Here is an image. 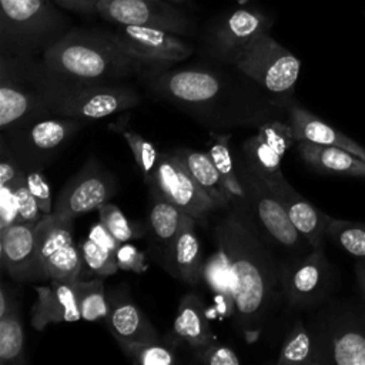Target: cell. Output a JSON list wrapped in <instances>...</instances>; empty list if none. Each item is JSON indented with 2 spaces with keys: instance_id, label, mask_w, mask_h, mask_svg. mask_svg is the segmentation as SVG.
<instances>
[{
  "instance_id": "b9f144b4",
  "label": "cell",
  "mask_w": 365,
  "mask_h": 365,
  "mask_svg": "<svg viewBox=\"0 0 365 365\" xmlns=\"http://www.w3.org/2000/svg\"><path fill=\"white\" fill-rule=\"evenodd\" d=\"M118 268L123 271H133L141 274L147 269V262L144 259V254L134 245L128 242L120 244L115 252Z\"/></svg>"
},
{
  "instance_id": "3957f363",
  "label": "cell",
  "mask_w": 365,
  "mask_h": 365,
  "mask_svg": "<svg viewBox=\"0 0 365 365\" xmlns=\"http://www.w3.org/2000/svg\"><path fill=\"white\" fill-rule=\"evenodd\" d=\"M41 60L53 73L84 83H124L133 74L151 70L128 54L114 33L101 30L64 33Z\"/></svg>"
},
{
  "instance_id": "d4e9b609",
  "label": "cell",
  "mask_w": 365,
  "mask_h": 365,
  "mask_svg": "<svg viewBox=\"0 0 365 365\" xmlns=\"http://www.w3.org/2000/svg\"><path fill=\"white\" fill-rule=\"evenodd\" d=\"M297 150L301 158L318 173L365 177V160L348 150L307 140L297 141Z\"/></svg>"
},
{
  "instance_id": "c3c4849f",
  "label": "cell",
  "mask_w": 365,
  "mask_h": 365,
  "mask_svg": "<svg viewBox=\"0 0 365 365\" xmlns=\"http://www.w3.org/2000/svg\"><path fill=\"white\" fill-rule=\"evenodd\" d=\"M355 278H356V284L365 298V264L364 262H358L355 265Z\"/></svg>"
},
{
  "instance_id": "e575fe53",
  "label": "cell",
  "mask_w": 365,
  "mask_h": 365,
  "mask_svg": "<svg viewBox=\"0 0 365 365\" xmlns=\"http://www.w3.org/2000/svg\"><path fill=\"white\" fill-rule=\"evenodd\" d=\"M108 128L115 130L117 133H120L123 135V138L125 140V143L128 144V147L133 153L137 168L140 170L144 182L148 185L151 182V178H153V174H154V170H155V165L158 161V154H157L154 145L148 140H145L141 134L125 130L123 127H118L117 123L111 124Z\"/></svg>"
},
{
  "instance_id": "7dc6e473",
  "label": "cell",
  "mask_w": 365,
  "mask_h": 365,
  "mask_svg": "<svg viewBox=\"0 0 365 365\" xmlns=\"http://www.w3.org/2000/svg\"><path fill=\"white\" fill-rule=\"evenodd\" d=\"M19 301L16 298L14 291H11V288L7 287V284H1V289H0V317L4 315L9 309H11L14 305H17Z\"/></svg>"
},
{
  "instance_id": "681fc988",
  "label": "cell",
  "mask_w": 365,
  "mask_h": 365,
  "mask_svg": "<svg viewBox=\"0 0 365 365\" xmlns=\"http://www.w3.org/2000/svg\"><path fill=\"white\" fill-rule=\"evenodd\" d=\"M171 1H175V3H180V1H182V0H171Z\"/></svg>"
},
{
  "instance_id": "9c48e42d",
  "label": "cell",
  "mask_w": 365,
  "mask_h": 365,
  "mask_svg": "<svg viewBox=\"0 0 365 365\" xmlns=\"http://www.w3.org/2000/svg\"><path fill=\"white\" fill-rule=\"evenodd\" d=\"M84 125V120L51 115L0 131L21 170H44Z\"/></svg>"
},
{
  "instance_id": "5b68a950",
  "label": "cell",
  "mask_w": 365,
  "mask_h": 365,
  "mask_svg": "<svg viewBox=\"0 0 365 365\" xmlns=\"http://www.w3.org/2000/svg\"><path fill=\"white\" fill-rule=\"evenodd\" d=\"M51 0H0V51L10 56L43 54L66 30Z\"/></svg>"
},
{
  "instance_id": "60d3db41",
  "label": "cell",
  "mask_w": 365,
  "mask_h": 365,
  "mask_svg": "<svg viewBox=\"0 0 365 365\" xmlns=\"http://www.w3.org/2000/svg\"><path fill=\"white\" fill-rule=\"evenodd\" d=\"M23 171L26 175L27 185H29L31 194L34 195V198L37 200L41 214L43 215L51 214L54 202L51 200L50 185H48L46 177L43 175V171L41 170H23Z\"/></svg>"
},
{
  "instance_id": "d6986e66",
  "label": "cell",
  "mask_w": 365,
  "mask_h": 365,
  "mask_svg": "<svg viewBox=\"0 0 365 365\" xmlns=\"http://www.w3.org/2000/svg\"><path fill=\"white\" fill-rule=\"evenodd\" d=\"M267 184L282 202L291 222L299 231V234L309 242L312 248H322L324 241L328 237V227L332 217L327 215L312 202L304 198L285 180V177L275 181H267Z\"/></svg>"
},
{
  "instance_id": "52a82bcc",
  "label": "cell",
  "mask_w": 365,
  "mask_h": 365,
  "mask_svg": "<svg viewBox=\"0 0 365 365\" xmlns=\"http://www.w3.org/2000/svg\"><path fill=\"white\" fill-rule=\"evenodd\" d=\"M48 101L53 115L87 121L134 108L141 97L125 83H84L53 73Z\"/></svg>"
},
{
  "instance_id": "277c9868",
  "label": "cell",
  "mask_w": 365,
  "mask_h": 365,
  "mask_svg": "<svg viewBox=\"0 0 365 365\" xmlns=\"http://www.w3.org/2000/svg\"><path fill=\"white\" fill-rule=\"evenodd\" d=\"M51 78L41 58L0 54V131L53 115Z\"/></svg>"
},
{
  "instance_id": "7a4b0ae2",
  "label": "cell",
  "mask_w": 365,
  "mask_h": 365,
  "mask_svg": "<svg viewBox=\"0 0 365 365\" xmlns=\"http://www.w3.org/2000/svg\"><path fill=\"white\" fill-rule=\"evenodd\" d=\"M214 237L228 262L237 327L248 342H255L284 299V262L277 261L238 202L227 207Z\"/></svg>"
},
{
  "instance_id": "44dd1931",
  "label": "cell",
  "mask_w": 365,
  "mask_h": 365,
  "mask_svg": "<svg viewBox=\"0 0 365 365\" xmlns=\"http://www.w3.org/2000/svg\"><path fill=\"white\" fill-rule=\"evenodd\" d=\"M37 299L31 307V327L43 331L51 324L76 322L81 319L74 292V281L50 279L46 285L36 287Z\"/></svg>"
},
{
  "instance_id": "ffe728a7",
  "label": "cell",
  "mask_w": 365,
  "mask_h": 365,
  "mask_svg": "<svg viewBox=\"0 0 365 365\" xmlns=\"http://www.w3.org/2000/svg\"><path fill=\"white\" fill-rule=\"evenodd\" d=\"M106 324L120 348L160 339L150 319L133 302L130 295L121 289L108 294Z\"/></svg>"
},
{
  "instance_id": "30bf717a",
  "label": "cell",
  "mask_w": 365,
  "mask_h": 365,
  "mask_svg": "<svg viewBox=\"0 0 365 365\" xmlns=\"http://www.w3.org/2000/svg\"><path fill=\"white\" fill-rule=\"evenodd\" d=\"M73 221L51 212L37 222V255L43 279L80 278L81 257L74 242Z\"/></svg>"
},
{
  "instance_id": "8fae6325",
  "label": "cell",
  "mask_w": 365,
  "mask_h": 365,
  "mask_svg": "<svg viewBox=\"0 0 365 365\" xmlns=\"http://www.w3.org/2000/svg\"><path fill=\"white\" fill-rule=\"evenodd\" d=\"M115 190L114 174L97 158L90 157L60 190L53 204V214L74 220L107 202Z\"/></svg>"
},
{
  "instance_id": "ee69618b",
  "label": "cell",
  "mask_w": 365,
  "mask_h": 365,
  "mask_svg": "<svg viewBox=\"0 0 365 365\" xmlns=\"http://www.w3.org/2000/svg\"><path fill=\"white\" fill-rule=\"evenodd\" d=\"M21 167L7 145L0 140V185L10 184L21 173Z\"/></svg>"
},
{
  "instance_id": "484cf974",
  "label": "cell",
  "mask_w": 365,
  "mask_h": 365,
  "mask_svg": "<svg viewBox=\"0 0 365 365\" xmlns=\"http://www.w3.org/2000/svg\"><path fill=\"white\" fill-rule=\"evenodd\" d=\"M174 334L194 349L204 348L215 341L207 307L200 295L187 294L180 299L174 319Z\"/></svg>"
},
{
  "instance_id": "4dcf8cb0",
  "label": "cell",
  "mask_w": 365,
  "mask_h": 365,
  "mask_svg": "<svg viewBox=\"0 0 365 365\" xmlns=\"http://www.w3.org/2000/svg\"><path fill=\"white\" fill-rule=\"evenodd\" d=\"M0 364H26L24 329L19 304L0 317Z\"/></svg>"
},
{
  "instance_id": "8d00e7d4",
  "label": "cell",
  "mask_w": 365,
  "mask_h": 365,
  "mask_svg": "<svg viewBox=\"0 0 365 365\" xmlns=\"http://www.w3.org/2000/svg\"><path fill=\"white\" fill-rule=\"evenodd\" d=\"M123 354L138 365H173L175 364V352L158 341L133 344L121 346Z\"/></svg>"
},
{
  "instance_id": "603a6c76",
  "label": "cell",
  "mask_w": 365,
  "mask_h": 365,
  "mask_svg": "<svg viewBox=\"0 0 365 365\" xmlns=\"http://www.w3.org/2000/svg\"><path fill=\"white\" fill-rule=\"evenodd\" d=\"M288 124L291 127L295 141L307 140L317 144L334 145L361 157L365 160V147L349 138L346 134L334 128L319 117L301 107L295 101L288 106Z\"/></svg>"
},
{
  "instance_id": "ac0fdd59",
  "label": "cell",
  "mask_w": 365,
  "mask_h": 365,
  "mask_svg": "<svg viewBox=\"0 0 365 365\" xmlns=\"http://www.w3.org/2000/svg\"><path fill=\"white\" fill-rule=\"evenodd\" d=\"M1 271L16 282L40 281L37 222H16L0 230Z\"/></svg>"
},
{
  "instance_id": "cb8c5ba5",
  "label": "cell",
  "mask_w": 365,
  "mask_h": 365,
  "mask_svg": "<svg viewBox=\"0 0 365 365\" xmlns=\"http://www.w3.org/2000/svg\"><path fill=\"white\" fill-rule=\"evenodd\" d=\"M195 220L185 215L182 227L167 257L168 271L181 281L197 285L202 275L201 247L195 232Z\"/></svg>"
},
{
  "instance_id": "4316f807",
  "label": "cell",
  "mask_w": 365,
  "mask_h": 365,
  "mask_svg": "<svg viewBox=\"0 0 365 365\" xmlns=\"http://www.w3.org/2000/svg\"><path fill=\"white\" fill-rule=\"evenodd\" d=\"M181 164L185 167L192 180L204 190V192L220 208H227L232 198L227 191L208 153L195 151L188 147H177L173 150Z\"/></svg>"
},
{
  "instance_id": "7bdbcfd3",
  "label": "cell",
  "mask_w": 365,
  "mask_h": 365,
  "mask_svg": "<svg viewBox=\"0 0 365 365\" xmlns=\"http://www.w3.org/2000/svg\"><path fill=\"white\" fill-rule=\"evenodd\" d=\"M20 222L19 205L13 188L9 184L0 185V230Z\"/></svg>"
},
{
  "instance_id": "5bb4252c",
  "label": "cell",
  "mask_w": 365,
  "mask_h": 365,
  "mask_svg": "<svg viewBox=\"0 0 365 365\" xmlns=\"http://www.w3.org/2000/svg\"><path fill=\"white\" fill-rule=\"evenodd\" d=\"M331 284V267L322 248H312L299 258L284 262V299L292 308H308L321 302Z\"/></svg>"
},
{
  "instance_id": "f6af8a7d",
  "label": "cell",
  "mask_w": 365,
  "mask_h": 365,
  "mask_svg": "<svg viewBox=\"0 0 365 365\" xmlns=\"http://www.w3.org/2000/svg\"><path fill=\"white\" fill-rule=\"evenodd\" d=\"M88 237L98 245H101L110 251H114V252H117V248L120 247V242L114 238V235L108 231V228L100 220H98V222H96L91 227Z\"/></svg>"
},
{
  "instance_id": "7c38bea8",
  "label": "cell",
  "mask_w": 365,
  "mask_h": 365,
  "mask_svg": "<svg viewBox=\"0 0 365 365\" xmlns=\"http://www.w3.org/2000/svg\"><path fill=\"white\" fill-rule=\"evenodd\" d=\"M148 185L195 221H204L211 212L218 210L217 204L192 180L173 151H165L158 155Z\"/></svg>"
},
{
  "instance_id": "6da1fadb",
  "label": "cell",
  "mask_w": 365,
  "mask_h": 365,
  "mask_svg": "<svg viewBox=\"0 0 365 365\" xmlns=\"http://www.w3.org/2000/svg\"><path fill=\"white\" fill-rule=\"evenodd\" d=\"M150 91L210 131L258 128L287 110L241 73L232 77L210 67L145 71Z\"/></svg>"
},
{
  "instance_id": "f35d334b",
  "label": "cell",
  "mask_w": 365,
  "mask_h": 365,
  "mask_svg": "<svg viewBox=\"0 0 365 365\" xmlns=\"http://www.w3.org/2000/svg\"><path fill=\"white\" fill-rule=\"evenodd\" d=\"M9 185L13 188L16 200H17L20 222H38L43 218V214L38 208L37 200L34 198V195L31 194V191L27 185L24 171H21L16 177V180L11 181Z\"/></svg>"
},
{
  "instance_id": "2e32d148",
  "label": "cell",
  "mask_w": 365,
  "mask_h": 365,
  "mask_svg": "<svg viewBox=\"0 0 365 365\" xmlns=\"http://www.w3.org/2000/svg\"><path fill=\"white\" fill-rule=\"evenodd\" d=\"M272 21L262 11L254 9H237L224 17L211 31L208 38L210 54L221 63L234 66L241 53L262 33H267Z\"/></svg>"
},
{
  "instance_id": "ba28073f",
  "label": "cell",
  "mask_w": 365,
  "mask_h": 365,
  "mask_svg": "<svg viewBox=\"0 0 365 365\" xmlns=\"http://www.w3.org/2000/svg\"><path fill=\"white\" fill-rule=\"evenodd\" d=\"M234 67L288 110L299 77L301 61L268 31L259 34L241 53Z\"/></svg>"
},
{
  "instance_id": "7402d4cb",
  "label": "cell",
  "mask_w": 365,
  "mask_h": 365,
  "mask_svg": "<svg viewBox=\"0 0 365 365\" xmlns=\"http://www.w3.org/2000/svg\"><path fill=\"white\" fill-rule=\"evenodd\" d=\"M312 335L321 364L365 365V327L342 322L325 335L321 332Z\"/></svg>"
},
{
  "instance_id": "1f68e13d",
  "label": "cell",
  "mask_w": 365,
  "mask_h": 365,
  "mask_svg": "<svg viewBox=\"0 0 365 365\" xmlns=\"http://www.w3.org/2000/svg\"><path fill=\"white\" fill-rule=\"evenodd\" d=\"M74 292L83 321H106L108 314V295L106 294L103 278H78L74 281Z\"/></svg>"
},
{
  "instance_id": "f1b7e54d",
  "label": "cell",
  "mask_w": 365,
  "mask_h": 365,
  "mask_svg": "<svg viewBox=\"0 0 365 365\" xmlns=\"http://www.w3.org/2000/svg\"><path fill=\"white\" fill-rule=\"evenodd\" d=\"M277 364L278 365H289V364L321 365L314 335L305 327L301 318L295 319L292 328L285 336Z\"/></svg>"
},
{
  "instance_id": "836d02e7",
  "label": "cell",
  "mask_w": 365,
  "mask_h": 365,
  "mask_svg": "<svg viewBox=\"0 0 365 365\" xmlns=\"http://www.w3.org/2000/svg\"><path fill=\"white\" fill-rule=\"evenodd\" d=\"M328 237L345 252L365 264V222L331 218Z\"/></svg>"
},
{
  "instance_id": "74e56055",
  "label": "cell",
  "mask_w": 365,
  "mask_h": 365,
  "mask_svg": "<svg viewBox=\"0 0 365 365\" xmlns=\"http://www.w3.org/2000/svg\"><path fill=\"white\" fill-rule=\"evenodd\" d=\"M100 221L108 228V231L114 235V238L123 244L131 241L138 232L135 231V227L130 222V220L125 217V214L111 202H103L97 207Z\"/></svg>"
},
{
  "instance_id": "9a60e30c",
  "label": "cell",
  "mask_w": 365,
  "mask_h": 365,
  "mask_svg": "<svg viewBox=\"0 0 365 365\" xmlns=\"http://www.w3.org/2000/svg\"><path fill=\"white\" fill-rule=\"evenodd\" d=\"M294 143L295 138L288 121L271 120L259 125L257 133L242 143L240 155L258 177L265 181H275L284 178L281 161Z\"/></svg>"
},
{
  "instance_id": "8992f818",
  "label": "cell",
  "mask_w": 365,
  "mask_h": 365,
  "mask_svg": "<svg viewBox=\"0 0 365 365\" xmlns=\"http://www.w3.org/2000/svg\"><path fill=\"white\" fill-rule=\"evenodd\" d=\"M238 180L244 190V200L238 202L247 212L254 228L271 248L282 250L289 259L299 258L312 247L291 222L282 202L271 187L258 177L242 160L234 155ZM288 259V261H289Z\"/></svg>"
},
{
  "instance_id": "83f0119b",
  "label": "cell",
  "mask_w": 365,
  "mask_h": 365,
  "mask_svg": "<svg viewBox=\"0 0 365 365\" xmlns=\"http://www.w3.org/2000/svg\"><path fill=\"white\" fill-rule=\"evenodd\" d=\"M151 194H153V204L148 214L150 232L155 245L165 255V261H167L170 250L182 227V222L187 214H184L174 204H171L157 190L151 188Z\"/></svg>"
},
{
  "instance_id": "e0dca14e",
  "label": "cell",
  "mask_w": 365,
  "mask_h": 365,
  "mask_svg": "<svg viewBox=\"0 0 365 365\" xmlns=\"http://www.w3.org/2000/svg\"><path fill=\"white\" fill-rule=\"evenodd\" d=\"M97 11L117 24L163 29L175 34L190 31V20L163 0H100Z\"/></svg>"
},
{
  "instance_id": "f907efd6",
  "label": "cell",
  "mask_w": 365,
  "mask_h": 365,
  "mask_svg": "<svg viewBox=\"0 0 365 365\" xmlns=\"http://www.w3.org/2000/svg\"><path fill=\"white\" fill-rule=\"evenodd\" d=\"M364 319H365V309H364Z\"/></svg>"
},
{
  "instance_id": "d6a6232c",
  "label": "cell",
  "mask_w": 365,
  "mask_h": 365,
  "mask_svg": "<svg viewBox=\"0 0 365 365\" xmlns=\"http://www.w3.org/2000/svg\"><path fill=\"white\" fill-rule=\"evenodd\" d=\"M80 257H81L80 278L83 277L84 272H87L86 275H93L96 278H106L117 274L120 269L117 264L115 252L98 245L90 237H87L80 244Z\"/></svg>"
},
{
  "instance_id": "d590c367",
  "label": "cell",
  "mask_w": 365,
  "mask_h": 365,
  "mask_svg": "<svg viewBox=\"0 0 365 365\" xmlns=\"http://www.w3.org/2000/svg\"><path fill=\"white\" fill-rule=\"evenodd\" d=\"M201 281H204L214 294L222 297L227 302H231L234 305L228 262L220 251L212 254L202 265Z\"/></svg>"
},
{
  "instance_id": "4fadbf2b",
  "label": "cell",
  "mask_w": 365,
  "mask_h": 365,
  "mask_svg": "<svg viewBox=\"0 0 365 365\" xmlns=\"http://www.w3.org/2000/svg\"><path fill=\"white\" fill-rule=\"evenodd\" d=\"M124 50L151 70L167 68L191 56L192 47L175 33L133 24H118L113 31Z\"/></svg>"
},
{
  "instance_id": "ab89813d",
  "label": "cell",
  "mask_w": 365,
  "mask_h": 365,
  "mask_svg": "<svg viewBox=\"0 0 365 365\" xmlns=\"http://www.w3.org/2000/svg\"><path fill=\"white\" fill-rule=\"evenodd\" d=\"M195 362L207 365H240L241 359L228 346L217 344L215 341L204 348H200L192 355Z\"/></svg>"
},
{
  "instance_id": "f546056e",
  "label": "cell",
  "mask_w": 365,
  "mask_h": 365,
  "mask_svg": "<svg viewBox=\"0 0 365 365\" xmlns=\"http://www.w3.org/2000/svg\"><path fill=\"white\" fill-rule=\"evenodd\" d=\"M210 134L211 144L207 153L210 154L227 191L230 192L232 202H241L245 194L237 175L235 160L230 147V134H215L214 131H210Z\"/></svg>"
},
{
  "instance_id": "bcb514c9",
  "label": "cell",
  "mask_w": 365,
  "mask_h": 365,
  "mask_svg": "<svg viewBox=\"0 0 365 365\" xmlns=\"http://www.w3.org/2000/svg\"><path fill=\"white\" fill-rule=\"evenodd\" d=\"M64 9H68L76 13H94L97 11V4L100 0H53Z\"/></svg>"
}]
</instances>
